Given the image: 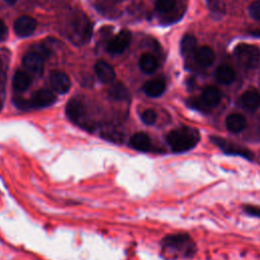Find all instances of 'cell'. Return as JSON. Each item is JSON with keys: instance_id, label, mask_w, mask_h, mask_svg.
<instances>
[{"instance_id": "1", "label": "cell", "mask_w": 260, "mask_h": 260, "mask_svg": "<svg viewBox=\"0 0 260 260\" xmlns=\"http://www.w3.org/2000/svg\"><path fill=\"white\" fill-rule=\"evenodd\" d=\"M200 140L199 131L195 128L182 126L167 135V142L175 152H185L197 145Z\"/></svg>"}, {"instance_id": "2", "label": "cell", "mask_w": 260, "mask_h": 260, "mask_svg": "<svg viewBox=\"0 0 260 260\" xmlns=\"http://www.w3.org/2000/svg\"><path fill=\"white\" fill-rule=\"evenodd\" d=\"M69 35L76 44L87 43L91 37V23L83 14H76L69 25Z\"/></svg>"}, {"instance_id": "3", "label": "cell", "mask_w": 260, "mask_h": 260, "mask_svg": "<svg viewBox=\"0 0 260 260\" xmlns=\"http://www.w3.org/2000/svg\"><path fill=\"white\" fill-rule=\"evenodd\" d=\"M165 248L179 252L184 256H190L195 253V244L187 234H176L166 237L162 240Z\"/></svg>"}, {"instance_id": "4", "label": "cell", "mask_w": 260, "mask_h": 260, "mask_svg": "<svg viewBox=\"0 0 260 260\" xmlns=\"http://www.w3.org/2000/svg\"><path fill=\"white\" fill-rule=\"evenodd\" d=\"M235 56L238 62L247 69L257 67L260 61L259 49L254 45L240 44L235 49Z\"/></svg>"}, {"instance_id": "5", "label": "cell", "mask_w": 260, "mask_h": 260, "mask_svg": "<svg viewBox=\"0 0 260 260\" xmlns=\"http://www.w3.org/2000/svg\"><path fill=\"white\" fill-rule=\"evenodd\" d=\"M66 115L73 123L84 128L90 127V123L85 118V109L80 101L70 100L66 105Z\"/></svg>"}, {"instance_id": "6", "label": "cell", "mask_w": 260, "mask_h": 260, "mask_svg": "<svg viewBox=\"0 0 260 260\" xmlns=\"http://www.w3.org/2000/svg\"><path fill=\"white\" fill-rule=\"evenodd\" d=\"M56 101V96L53 91L49 89H39L36 91L30 100H27V109H41L50 107Z\"/></svg>"}, {"instance_id": "7", "label": "cell", "mask_w": 260, "mask_h": 260, "mask_svg": "<svg viewBox=\"0 0 260 260\" xmlns=\"http://www.w3.org/2000/svg\"><path fill=\"white\" fill-rule=\"evenodd\" d=\"M210 139L223 152H225L228 154L240 155V156H243V157H246V158H249V159H253V153L250 150H248L247 148H244V147H242L238 144H234L231 141H228V140L219 138V137L212 136V137H210Z\"/></svg>"}, {"instance_id": "8", "label": "cell", "mask_w": 260, "mask_h": 260, "mask_svg": "<svg viewBox=\"0 0 260 260\" xmlns=\"http://www.w3.org/2000/svg\"><path fill=\"white\" fill-rule=\"evenodd\" d=\"M131 32L127 29H122L113 39H111L107 45V51L111 54L123 53L131 42Z\"/></svg>"}, {"instance_id": "9", "label": "cell", "mask_w": 260, "mask_h": 260, "mask_svg": "<svg viewBox=\"0 0 260 260\" xmlns=\"http://www.w3.org/2000/svg\"><path fill=\"white\" fill-rule=\"evenodd\" d=\"M36 28H37V20L31 16H27V15L18 17L13 24L14 32L20 38H25L32 35Z\"/></svg>"}, {"instance_id": "10", "label": "cell", "mask_w": 260, "mask_h": 260, "mask_svg": "<svg viewBox=\"0 0 260 260\" xmlns=\"http://www.w3.org/2000/svg\"><path fill=\"white\" fill-rule=\"evenodd\" d=\"M44 59L35 51L28 52L24 55L22 59V64L24 68L31 74L40 76L44 70Z\"/></svg>"}, {"instance_id": "11", "label": "cell", "mask_w": 260, "mask_h": 260, "mask_svg": "<svg viewBox=\"0 0 260 260\" xmlns=\"http://www.w3.org/2000/svg\"><path fill=\"white\" fill-rule=\"evenodd\" d=\"M50 84L58 93H66L71 87V81L69 77L61 71H53L50 74Z\"/></svg>"}, {"instance_id": "12", "label": "cell", "mask_w": 260, "mask_h": 260, "mask_svg": "<svg viewBox=\"0 0 260 260\" xmlns=\"http://www.w3.org/2000/svg\"><path fill=\"white\" fill-rule=\"evenodd\" d=\"M94 71L99 80L105 84H110L115 80V70L109 63L103 60H100L95 63Z\"/></svg>"}, {"instance_id": "13", "label": "cell", "mask_w": 260, "mask_h": 260, "mask_svg": "<svg viewBox=\"0 0 260 260\" xmlns=\"http://www.w3.org/2000/svg\"><path fill=\"white\" fill-rule=\"evenodd\" d=\"M240 105L248 111H256L260 107V93L255 89L246 90L240 98Z\"/></svg>"}, {"instance_id": "14", "label": "cell", "mask_w": 260, "mask_h": 260, "mask_svg": "<svg viewBox=\"0 0 260 260\" xmlns=\"http://www.w3.org/2000/svg\"><path fill=\"white\" fill-rule=\"evenodd\" d=\"M166 82L161 78H154L146 81L143 85V91L150 98H157L164 93Z\"/></svg>"}, {"instance_id": "15", "label": "cell", "mask_w": 260, "mask_h": 260, "mask_svg": "<svg viewBox=\"0 0 260 260\" xmlns=\"http://www.w3.org/2000/svg\"><path fill=\"white\" fill-rule=\"evenodd\" d=\"M200 99L207 108H213L219 104L221 100V93L219 89L214 86H206L202 90Z\"/></svg>"}, {"instance_id": "16", "label": "cell", "mask_w": 260, "mask_h": 260, "mask_svg": "<svg viewBox=\"0 0 260 260\" xmlns=\"http://www.w3.org/2000/svg\"><path fill=\"white\" fill-rule=\"evenodd\" d=\"M247 125L246 118L238 113H232L225 118V127L232 133H240Z\"/></svg>"}, {"instance_id": "17", "label": "cell", "mask_w": 260, "mask_h": 260, "mask_svg": "<svg viewBox=\"0 0 260 260\" xmlns=\"http://www.w3.org/2000/svg\"><path fill=\"white\" fill-rule=\"evenodd\" d=\"M215 55L212 49H210L207 46L199 47L194 53V59L197 64H199L202 67H208L210 66L214 61Z\"/></svg>"}, {"instance_id": "18", "label": "cell", "mask_w": 260, "mask_h": 260, "mask_svg": "<svg viewBox=\"0 0 260 260\" xmlns=\"http://www.w3.org/2000/svg\"><path fill=\"white\" fill-rule=\"evenodd\" d=\"M31 85L30 75L22 70H17L12 78V87L15 91H24Z\"/></svg>"}, {"instance_id": "19", "label": "cell", "mask_w": 260, "mask_h": 260, "mask_svg": "<svg viewBox=\"0 0 260 260\" xmlns=\"http://www.w3.org/2000/svg\"><path fill=\"white\" fill-rule=\"evenodd\" d=\"M129 144L132 148L139 151H148L151 147V140L147 134L143 132H138L131 136Z\"/></svg>"}, {"instance_id": "20", "label": "cell", "mask_w": 260, "mask_h": 260, "mask_svg": "<svg viewBox=\"0 0 260 260\" xmlns=\"http://www.w3.org/2000/svg\"><path fill=\"white\" fill-rule=\"evenodd\" d=\"M215 78L221 84H230L236 78L235 70L225 64H222L217 67L215 71Z\"/></svg>"}, {"instance_id": "21", "label": "cell", "mask_w": 260, "mask_h": 260, "mask_svg": "<svg viewBox=\"0 0 260 260\" xmlns=\"http://www.w3.org/2000/svg\"><path fill=\"white\" fill-rule=\"evenodd\" d=\"M139 67L141 69V71L145 74H150V73H153L156 68H157V62H156V59L151 55V54H148V53H145L143 54L141 57H140V60H139Z\"/></svg>"}, {"instance_id": "22", "label": "cell", "mask_w": 260, "mask_h": 260, "mask_svg": "<svg viewBox=\"0 0 260 260\" xmlns=\"http://www.w3.org/2000/svg\"><path fill=\"white\" fill-rule=\"evenodd\" d=\"M109 95L117 101H126L129 99L130 93L127 89V87L121 83V82H117L115 84H113L110 89H109Z\"/></svg>"}, {"instance_id": "23", "label": "cell", "mask_w": 260, "mask_h": 260, "mask_svg": "<svg viewBox=\"0 0 260 260\" xmlns=\"http://www.w3.org/2000/svg\"><path fill=\"white\" fill-rule=\"evenodd\" d=\"M197 50V42L196 39L192 36H185L181 41V52L184 56L188 57L190 55H194Z\"/></svg>"}, {"instance_id": "24", "label": "cell", "mask_w": 260, "mask_h": 260, "mask_svg": "<svg viewBox=\"0 0 260 260\" xmlns=\"http://www.w3.org/2000/svg\"><path fill=\"white\" fill-rule=\"evenodd\" d=\"M176 0H155V9L159 13H168L174 9Z\"/></svg>"}, {"instance_id": "25", "label": "cell", "mask_w": 260, "mask_h": 260, "mask_svg": "<svg viewBox=\"0 0 260 260\" xmlns=\"http://www.w3.org/2000/svg\"><path fill=\"white\" fill-rule=\"evenodd\" d=\"M141 120L146 125H152L156 121V113L153 110H150V109L145 110L141 114Z\"/></svg>"}, {"instance_id": "26", "label": "cell", "mask_w": 260, "mask_h": 260, "mask_svg": "<svg viewBox=\"0 0 260 260\" xmlns=\"http://www.w3.org/2000/svg\"><path fill=\"white\" fill-rule=\"evenodd\" d=\"M249 12L253 18L260 20V0H256L250 4Z\"/></svg>"}, {"instance_id": "27", "label": "cell", "mask_w": 260, "mask_h": 260, "mask_svg": "<svg viewBox=\"0 0 260 260\" xmlns=\"http://www.w3.org/2000/svg\"><path fill=\"white\" fill-rule=\"evenodd\" d=\"M36 53H38L44 60H47L50 55H51V52L49 50V48H47L45 46V44H39L36 46V49L34 50Z\"/></svg>"}, {"instance_id": "28", "label": "cell", "mask_w": 260, "mask_h": 260, "mask_svg": "<svg viewBox=\"0 0 260 260\" xmlns=\"http://www.w3.org/2000/svg\"><path fill=\"white\" fill-rule=\"evenodd\" d=\"M188 104L190 107L196 109V110H199V111H206V109H208L204 104L203 102L201 101V99H192V100H189L188 101Z\"/></svg>"}, {"instance_id": "29", "label": "cell", "mask_w": 260, "mask_h": 260, "mask_svg": "<svg viewBox=\"0 0 260 260\" xmlns=\"http://www.w3.org/2000/svg\"><path fill=\"white\" fill-rule=\"evenodd\" d=\"M244 210H245L246 213H248V214H250L252 216L260 217V207H258V206L248 205V206L244 207Z\"/></svg>"}, {"instance_id": "30", "label": "cell", "mask_w": 260, "mask_h": 260, "mask_svg": "<svg viewBox=\"0 0 260 260\" xmlns=\"http://www.w3.org/2000/svg\"><path fill=\"white\" fill-rule=\"evenodd\" d=\"M8 37V28L6 24L0 19V43L5 41Z\"/></svg>"}, {"instance_id": "31", "label": "cell", "mask_w": 260, "mask_h": 260, "mask_svg": "<svg viewBox=\"0 0 260 260\" xmlns=\"http://www.w3.org/2000/svg\"><path fill=\"white\" fill-rule=\"evenodd\" d=\"M8 4H13V3H15L16 2V0H5Z\"/></svg>"}]
</instances>
